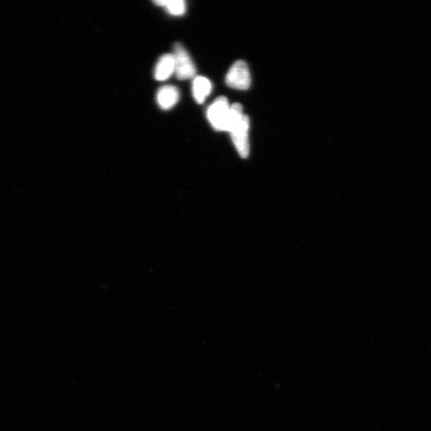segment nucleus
I'll use <instances>...</instances> for the list:
<instances>
[{"mask_svg":"<svg viewBox=\"0 0 431 431\" xmlns=\"http://www.w3.org/2000/svg\"><path fill=\"white\" fill-rule=\"evenodd\" d=\"M250 119L244 114L243 108L239 103L231 105L227 131L231 134L233 143L242 158L250 155Z\"/></svg>","mask_w":431,"mask_h":431,"instance_id":"f257e3e1","label":"nucleus"},{"mask_svg":"<svg viewBox=\"0 0 431 431\" xmlns=\"http://www.w3.org/2000/svg\"><path fill=\"white\" fill-rule=\"evenodd\" d=\"M230 106L226 97H219L211 104L207 110V117L216 131H227L230 119Z\"/></svg>","mask_w":431,"mask_h":431,"instance_id":"f03ea898","label":"nucleus"},{"mask_svg":"<svg viewBox=\"0 0 431 431\" xmlns=\"http://www.w3.org/2000/svg\"><path fill=\"white\" fill-rule=\"evenodd\" d=\"M174 74L176 79L186 80L196 75V67L190 55L181 44H176L174 50Z\"/></svg>","mask_w":431,"mask_h":431,"instance_id":"7ed1b4c3","label":"nucleus"},{"mask_svg":"<svg viewBox=\"0 0 431 431\" xmlns=\"http://www.w3.org/2000/svg\"><path fill=\"white\" fill-rule=\"evenodd\" d=\"M226 82V84L233 89H249L251 85V75L247 63L241 60L236 62L229 69Z\"/></svg>","mask_w":431,"mask_h":431,"instance_id":"20e7f679","label":"nucleus"},{"mask_svg":"<svg viewBox=\"0 0 431 431\" xmlns=\"http://www.w3.org/2000/svg\"><path fill=\"white\" fill-rule=\"evenodd\" d=\"M179 91L172 86H165L157 94V102L163 110L172 108L179 100Z\"/></svg>","mask_w":431,"mask_h":431,"instance_id":"39448f33","label":"nucleus"},{"mask_svg":"<svg viewBox=\"0 0 431 431\" xmlns=\"http://www.w3.org/2000/svg\"><path fill=\"white\" fill-rule=\"evenodd\" d=\"M174 74V60L173 55L162 56L156 65L155 78L157 81H165Z\"/></svg>","mask_w":431,"mask_h":431,"instance_id":"423d86ee","label":"nucleus"},{"mask_svg":"<svg viewBox=\"0 0 431 431\" xmlns=\"http://www.w3.org/2000/svg\"><path fill=\"white\" fill-rule=\"evenodd\" d=\"M212 91L211 82L203 76L195 78L193 84V94L195 100L199 104L205 102Z\"/></svg>","mask_w":431,"mask_h":431,"instance_id":"0eeeda50","label":"nucleus"},{"mask_svg":"<svg viewBox=\"0 0 431 431\" xmlns=\"http://www.w3.org/2000/svg\"><path fill=\"white\" fill-rule=\"evenodd\" d=\"M153 3L165 8L173 15L179 16L186 13V4L183 0H157Z\"/></svg>","mask_w":431,"mask_h":431,"instance_id":"6e6552de","label":"nucleus"}]
</instances>
